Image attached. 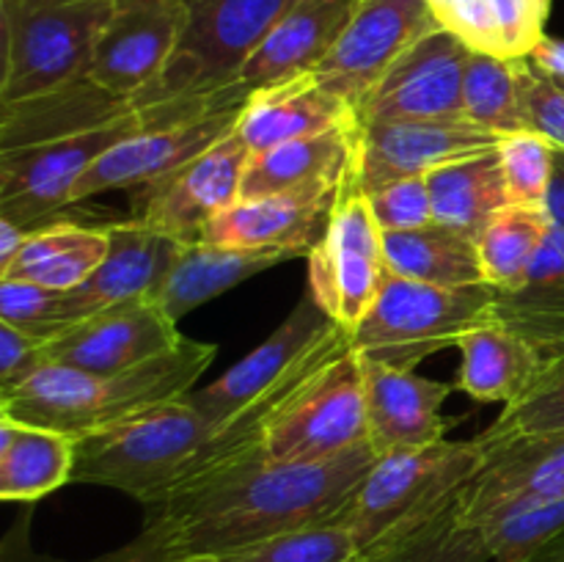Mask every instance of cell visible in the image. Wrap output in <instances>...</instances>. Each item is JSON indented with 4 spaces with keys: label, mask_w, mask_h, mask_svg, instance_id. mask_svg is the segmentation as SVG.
<instances>
[{
    "label": "cell",
    "mask_w": 564,
    "mask_h": 562,
    "mask_svg": "<svg viewBox=\"0 0 564 562\" xmlns=\"http://www.w3.org/2000/svg\"><path fill=\"white\" fill-rule=\"evenodd\" d=\"M375 461L378 452L369 441L319 463L253 457L147 507V527L185 554L218 560L284 534L339 523Z\"/></svg>",
    "instance_id": "cell-1"
},
{
    "label": "cell",
    "mask_w": 564,
    "mask_h": 562,
    "mask_svg": "<svg viewBox=\"0 0 564 562\" xmlns=\"http://www.w3.org/2000/svg\"><path fill=\"white\" fill-rule=\"evenodd\" d=\"M215 353L218 350L209 342L185 336L171 350L121 372H86L66 364H42L14 389L0 391V413L80 439L143 408L191 395Z\"/></svg>",
    "instance_id": "cell-2"
},
{
    "label": "cell",
    "mask_w": 564,
    "mask_h": 562,
    "mask_svg": "<svg viewBox=\"0 0 564 562\" xmlns=\"http://www.w3.org/2000/svg\"><path fill=\"white\" fill-rule=\"evenodd\" d=\"M482 461L479 435L378 455L339 521L350 532L358 556L386 549L444 516L466 494Z\"/></svg>",
    "instance_id": "cell-3"
},
{
    "label": "cell",
    "mask_w": 564,
    "mask_h": 562,
    "mask_svg": "<svg viewBox=\"0 0 564 562\" xmlns=\"http://www.w3.org/2000/svg\"><path fill=\"white\" fill-rule=\"evenodd\" d=\"M209 430L187 397L143 408L77 439L72 483L108 485L152 507L176 488Z\"/></svg>",
    "instance_id": "cell-4"
},
{
    "label": "cell",
    "mask_w": 564,
    "mask_h": 562,
    "mask_svg": "<svg viewBox=\"0 0 564 562\" xmlns=\"http://www.w3.org/2000/svg\"><path fill=\"white\" fill-rule=\"evenodd\" d=\"M113 0H0V105L88 77Z\"/></svg>",
    "instance_id": "cell-5"
},
{
    "label": "cell",
    "mask_w": 564,
    "mask_h": 562,
    "mask_svg": "<svg viewBox=\"0 0 564 562\" xmlns=\"http://www.w3.org/2000/svg\"><path fill=\"white\" fill-rule=\"evenodd\" d=\"M494 303L496 290L488 284L438 287L386 270L372 309L352 331V345L364 358L413 369L490 323Z\"/></svg>",
    "instance_id": "cell-6"
},
{
    "label": "cell",
    "mask_w": 564,
    "mask_h": 562,
    "mask_svg": "<svg viewBox=\"0 0 564 562\" xmlns=\"http://www.w3.org/2000/svg\"><path fill=\"white\" fill-rule=\"evenodd\" d=\"M182 3L187 6L185 36L160 80L135 99L138 108L182 105L229 91L259 42L295 0H182Z\"/></svg>",
    "instance_id": "cell-7"
},
{
    "label": "cell",
    "mask_w": 564,
    "mask_h": 562,
    "mask_svg": "<svg viewBox=\"0 0 564 562\" xmlns=\"http://www.w3.org/2000/svg\"><path fill=\"white\" fill-rule=\"evenodd\" d=\"M369 441L367 378L356 345L341 347L314 369L268 424L259 457L319 463Z\"/></svg>",
    "instance_id": "cell-8"
},
{
    "label": "cell",
    "mask_w": 564,
    "mask_h": 562,
    "mask_svg": "<svg viewBox=\"0 0 564 562\" xmlns=\"http://www.w3.org/2000/svg\"><path fill=\"white\" fill-rule=\"evenodd\" d=\"M152 125L143 108L108 125L64 132L0 152V215L36 229L72 204V191L113 143Z\"/></svg>",
    "instance_id": "cell-9"
},
{
    "label": "cell",
    "mask_w": 564,
    "mask_h": 562,
    "mask_svg": "<svg viewBox=\"0 0 564 562\" xmlns=\"http://www.w3.org/2000/svg\"><path fill=\"white\" fill-rule=\"evenodd\" d=\"M242 105L224 91L130 132L83 174L72 191V204L119 187H147L174 174L235 130Z\"/></svg>",
    "instance_id": "cell-10"
},
{
    "label": "cell",
    "mask_w": 564,
    "mask_h": 562,
    "mask_svg": "<svg viewBox=\"0 0 564 562\" xmlns=\"http://www.w3.org/2000/svg\"><path fill=\"white\" fill-rule=\"evenodd\" d=\"M435 28L430 0H356L314 77L358 114L391 66Z\"/></svg>",
    "instance_id": "cell-11"
},
{
    "label": "cell",
    "mask_w": 564,
    "mask_h": 562,
    "mask_svg": "<svg viewBox=\"0 0 564 562\" xmlns=\"http://www.w3.org/2000/svg\"><path fill=\"white\" fill-rule=\"evenodd\" d=\"M308 292L345 331H356L386 279L383 229L367 193L356 185L341 196L328 231L308 253Z\"/></svg>",
    "instance_id": "cell-12"
},
{
    "label": "cell",
    "mask_w": 564,
    "mask_h": 562,
    "mask_svg": "<svg viewBox=\"0 0 564 562\" xmlns=\"http://www.w3.org/2000/svg\"><path fill=\"white\" fill-rule=\"evenodd\" d=\"M248 158L251 149L231 130L180 171L141 187L132 218L176 242L204 240L207 226L240 202Z\"/></svg>",
    "instance_id": "cell-13"
},
{
    "label": "cell",
    "mask_w": 564,
    "mask_h": 562,
    "mask_svg": "<svg viewBox=\"0 0 564 562\" xmlns=\"http://www.w3.org/2000/svg\"><path fill=\"white\" fill-rule=\"evenodd\" d=\"M185 28L187 6L182 0H113L88 80L135 102L171 64Z\"/></svg>",
    "instance_id": "cell-14"
},
{
    "label": "cell",
    "mask_w": 564,
    "mask_h": 562,
    "mask_svg": "<svg viewBox=\"0 0 564 562\" xmlns=\"http://www.w3.org/2000/svg\"><path fill=\"white\" fill-rule=\"evenodd\" d=\"M468 58L471 47L460 36L435 28L391 66L358 110V121H466Z\"/></svg>",
    "instance_id": "cell-15"
},
{
    "label": "cell",
    "mask_w": 564,
    "mask_h": 562,
    "mask_svg": "<svg viewBox=\"0 0 564 562\" xmlns=\"http://www.w3.org/2000/svg\"><path fill=\"white\" fill-rule=\"evenodd\" d=\"M477 477L460 496L468 523L482 527L501 512L564 499V430L488 439Z\"/></svg>",
    "instance_id": "cell-16"
},
{
    "label": "cell",
    "mask_w": 564,
    "mask_h": 562,
    "mask_svg": "<svg viewBox=\"0 0 564 562\" xmlns=\"http://www.w3.org/2000/svg\"><path fill=\"white\" fill-rule=\"evenodd\" d=\"M501 138L468 121H361L352 182L375 193L408 176H427L438 165L499 147Z\"/></svg>",
    "instance_id": "cell-17"
},
{
    "label": "cell",
    "mask_w": 564,
    "mask_h": 562,
    "mask_svg": "<svg viewBox=\"0 0 564 562\" xmlns=\"http://www.w3.org/2000/svg\"><path fill=\"white\" fill-rule=\"evenodd\" d=\"M352 185L356 182L350 171L345 176L308 182L262 198H240L235 207L220 213L207 226L204 240L242 248H273L292 257H308L328 231L341 196Z\"/></svg>",
    "instance_id": "cell-18"
},
{
    "label": "cell",
    "mask_w": 564,
    "mask_h": 562,
    "mask_svg": "<svg viewBox=\"0 0 564 562\" xmlns=\"http://www.w3.org/2000/svg\"><path fill=\"white\" fill-rule=\"evenodd\" d=\"M185 336L174 320L152 303H116L69 325L44 345V364H66L86 372H121L176 347Z\"/></svg>",
    "instance_id": "cell-19"
},
{
    "label": "cell",
    "mask_w": 564,
    "mask_h": 562,
    "mask_svg": "<svg viewBox=\"0 0 564 562\" xmlns=\"http://www.w3.org/2000/svg\"><path fill=\"white\" fill-rule=\"evenodd\" d=\"M334 325L336 323L319 309L312 292H306L303 301L292 309L290 317L257 350L248 353L242 361L226 369L209 386H202V389H193L191 395H185L187 402L213 424L224 422L231 413L251 406L259 397L268 395L273 386H279L319 345V339Z\"/></svg>",
    "instance_id": "cell-20"
},
{
    "label": "cell",
    "mask_w": 564,
    "mask_h": 562,
    "mask_svg": "<svg viewBox=\"0 0 564 562\" xmlns=\"http://www.w3.org/2000/svg\"><path fill=\"white\" fill-rule=\"evenodd\" d=\"M369 444L378 455L444 441L457 419L441 413L455 383H441L408 367L364 358Z\"/></svg>",
    "instance_id": "cell-21"
},
{
    "label": "cell",
    "mask_w": 564,
    "mask_h": 562,
    "mask_svg": "<svg viewBox=\"0 0 564 562\" xmlns=\"http://www.w3.org/2000/svg\"><path fill=\"white\" fill-rule=\"evenodd\" d=\"M356 0H295L259 42L226 94L246 102L248 94L273 83L308 75L334 47Z\"/></svg>",
    "instance_id": "cell-22"
},
{
    "label": "cell",
    "mask_w": 564,
    "mask_h": 562,
    "mask_svg": "<svg viewBox=\"0 0 564 562\" xmlns=\"http://www.w3.org/2000/svg\"><path fill=\"white\" fill-rule=\"evenodd\" d=\"M108 235L110 248L102 264L80 287L69 290L75 323L116 303L152 298L174 257L176 240L160 235L138 218L108 224Z\"/></svg>",
    "instance_id": "cell-23"
},
{
    "label": "cell",
    "mask_w": 564,
    "mask_h": 562,
    "mask_svg": "<svg viewBox=\"0 0 564 562\" xmlns=\"http://www.w3.org/2000/svg\"><path fill=\"white\" fill-rule=\"evenodd\" d=\"M290 259L295 257L273 248H242L213 240L176 242L169 270L149 301L158 303L174 323H180L185 314L218 298L220 292Z\"/></svg>",
    "instance_id": "cell-24"
},
{
    "label": "cell",
    "mask_w": 564,
    "mask_h": 562,
    "mask_svg": "<svg viewBox=\"0 0 564 562\" xmlns=\"http://www.w3.org/2000/svg\"><path fill=\"white\" fill-rule=\"evenodd\" d=\"M350 121H358L356 110L330 94L314 72H308L248 94L235 130L253 154Z\"/></svg>",
    "instance_id": "cell-25"
},
{
    "label": "cell",
    "mask_w": 564,
    "mask_h": 562,
    "mask_svg": "<svg viewBox=\"0 0 564 562\" xmlns=\"http://www.w3.org/2000/svg\"><path fill=\"white\" fill-rule=\"evenodd\" d=\"M361 121L284 141L248 158L240 198H262L270 193L292 191L308 182L345 176L352 171L356 138Z\"/></svg>",
    "instance_id": "cell-26"
},
{
    "label": "cell",
    "mask_w": 564,
    "mask_h": 562,
    "mask_svg": "<svg viewBox=\"0 0 564 562\" xmlns=\"http://www.w3.org/2000/svg\"><path fill=\"white\" fill-rule=\"evenodd\" d=\"M494 320L521 334L540 361L564 347V231L551 226L543 248L516 292L496 290Z\"/></svg>",
    "instance_id": "cell-27"
},
{
    "label": "cell",
    "mask_w": 564,
    "mask_h": 562,
    "mask_svg": "<svg viewBox=\"0 0 564 562\" xmlns=\"http://www.w3.org/2000/svg\"><path fill=\"white\" fill-rule=\"evenodd\" d=\"M77 439L0 413V499L33 505L72 483Z\"/></svg>",
    "instance_id": "cell-28"
},
{
    "label": "cell",
    "mask_w": 564,
    "mask_h": 562,
    "mask_svg": "<svg viewBox=\"0 0 564 562\" xmlns=\"http://www.w3.org/2000/svg\"><path fill=\"white\" fill-rule=\"evenodd\" d=\"M457 350L460 369L455 375V389L466 391L477 402L510 406L527 391L540 369V353L499 320L468 331L457 342Z\"/></svg>",
    "instance_id": "cell-29"
},
{
    "label": "cell",
    "mask_w": 564,
    "mask_h": 562,
    "mask_svg": "<svg viewBox=\"0 0 564 562\" xmlns=\"http://www.w3.org/2000/svg\"><path fill=\"white\" fill-rule=\"evenodd\" d=\"M108 248V226L53 220L31 229L25 246L0 279L28 281L47 290H75L102 264Z\"/></svg>",
    "instance_id": "cell-30"
},
{
    "label": "cell",
    "mask_w": 564,
    "mask_h": 562,
    "mask_svg": "<svg viewBox=\"0 0 564 562\" xmlns=\"http://www.w3.org/2000/svg\"><path fill=\"white\" fill-rule=\"evenodd\" d=\"M427 185L435 224L474 237L496 213L512 204L499 147L438 165L427 174Z\"/></svg>",
    "instance_id": "cell-31"
},
{
    "label": "cell",
    "mask_w": 564,
    "mask_h": 562,
    "mask_svg": "<svg viewBox=\"0 0 564 562\" xmlns=\"http://www.w3.org/2000/svg\"><path fill=\"white\" fill-rule=\"evenodd\" d=\"M386 268L413 281L438 287L485 284L477 237L430 224L413 231H383Z\"/></svg>",
    "instance_id": "cell-32"
},
{
    "label": "cell",
    "mask_w": 564,
    "mask_h": 562,
    "mask_svg": "<svg viewBox=\"0 0 564 562\" xmlns=\"http://www.w3.org/2000/svg\"><path fill=\"white\" fill-rule=\"evenodd\" d=\"M549 229L551 220L543 207L510 204L496 213L477 231V253L485 284L499 292H516L527 281Z\"/></svg>",
    "instance_id": "cell-33"
},
{
    "label": "cell",
    "mask_w": 564,
    "mask_h": 562,
    "mask_svg": "<svg viewBox=\"0 0 564 562\" xmlns=\"http://www.w3.org/2000/svg\"><path fill=\"white\" fill-rule=\"evenodd\" d=\"M523 69L527 58H499L471 50L463 83V110L468 125L499 138L529 130L523 114Z\"/></svg>",
    "instance_id": "cell-34"
},
{
    "label": "cell",
    "mask_w": 564,
    "mask_h": 562,
    "mask_svg": "<svg viewBox=\"0 0 564 562\" xmlns=\"http://www.w3.org/2000/svg\"><path fill=\"white\" fill-rule=\"evenodd\" d=\"M479 529L490 562H556L564 549V499L501 512Z\"/></svg>",
    "instance_id": "cell-35"
},
{
    "label": "cell",
    "mask_w": 564,
    "mask_h": 562,
    "mask_svg": "<svg viewBox=\"0 0 564 562\" xmlns=\"http://www.w3.org/2000/svg\"><path fill=\"white\" fill-rule=\"evenodd\" d=\"M356 562H490V554L482 529L463 518L457 501L427 527L386 549L361 554Z\"/></svg>",
    "instance_id": "cell-36"
},
{
    "label": "cell",
    "mask_w": 564,
    "mask_h": 562,
    "mask_svg": "<svg viewBox=\"0 0 564 562\" xmlns=\"http://www.w3.org/2000/svg\"><path fill=\"white\" fill-rule=\"evenodd\" d=\"M564 430V347L540 361L532 383L518 400L501 408L488 430V439H510V435L560 433Z\"/></svg>",
    "instance_id": "cell-37"
},
{
    "label": "cell",
    "mask_w": 564,
    "mask_h": 562,
    "mask_svg": "<svg viewBox=\"0 0 564 562\" xmlns=\"http://www.w3.org/2000/svg\"><path fill=\"white\" fill-rule=\"evenodd\" d=\"M499 158L510 202L523 207H543L554 174V143L534 130L512 132L499 141Z\"/></svg>",
    "instance_id": "cell-38"
},
{
    "label": "cell",
    "mask_w": 564,
    "mask_h": 562,
    "mask_svg": "<svg viewBox=\"0 0 564 562\" xmlns=\"http://www.w3.org/2000/svg\"><path fill=\"white\" fill-rule=\"evenodd\" d=\"M358 549L345 523L303 529L268 543L248 545L235 554L218 556L215 562H356Z\"/></svg>",
    "instance_id": "cell-39"
},
{
    "label": "cell",
    "mask_w": 564,
    "mask_h": 562,
    "mask_svg": "<svg viewBox=\"0 0 564 562\" xmlns=\"http://www.w3.org/2000/svg\"><path fill=\"white\" fill-rule=\"evenodd\" d=\"M0 323L53 339L55 334L75 325L69 290H47L28 281L0 279Z\"/></svg>",
    "instance_id": "cell-40"
},
{
    "label": "cell",
    "mask_w": 564,
    "mask_h": 562,
    "mask_svg": "<svg viewBox=\"0 0 564 562\" xmlns=\"http://www.w3.org/2000/svg\"><path fill=\"white\" fill-rule=\"evenodd\" d=\"M367 198L383 231H413L435 224L427 176L397 180L380 191L369 193Z\"/></svg>",
    "instance_id": "cell-41"
},
{
    "label": "cell",
    "mask_w": 564,
    "mask_h": 562,
    "mask_svg": "<svg viewBox=\"0 0 564 562\" xmlns=\"http://www.w3.org/2000/svg\"><path fill=\"white\" fill-rule=\"evenodd\" d=\"M523 114L529 130L545 136L564 152V86L540 75L529 58L523 69Z\"/></svg>",
    "instance_id": "cell-42"
},
{
    "label": "cell",
    "mask_w": 564,
    "mask_h": 562,
    "mask_svg": "<svg viewBox=\"0 0 564 562\" xmlns=\"http://www.w3.org/2000/svg\"><path fill=\"white\" fill-rule=\"evenodd\" d=\"M44 345H47L44 336L0 323V391L14 389L17 383L31 378L42 367Z\"/></svg>",
    "instance_id": "cell-43"
},
{
    "label": "cell",
    "mask_w": 564,
    "mask_h": 562,
    "mask_svg": "<svg viewBox=\"0 0 564 562\" xmlns=\"http://www.w3.org/2000/svg\"><path fill=\"white\" fill-rule=\"evenodd\" d=\"M99 562H215L213 556H193L180 551L176 545H171L163 534H158L154 529L143 527V532L132 540L130 545H124L116 554L102 556Z\"/></svg>",
    "instance_id": "cell-44"
},
{
    "label": "cell",
    "mask_w": 564,
    "mask_h": 562,
    "mask_svg": "<svg viewBox=\"0 0 564 562\" xmlns=\"http://www.w3.org/2000/svg\"><path fill=\"white\" fill-rule=\"evenodd\" d=\"M529 64H532L540 75H545L549 80L564 86V42L562 39H551V36L540 39V42L534 44L532 53H529Z\"/></svg>",
    "instance_id": "cell-45"
},
{
    "label": "cell",
    "mask_w": 564,
    "mask_h": 562,
    "mask_svg": "<svg viewBox=\"0 0 564 562\" xmlns=\"http://www.w3.org/2000/svg\"><path fill=\"white\" fill-rule=\"evenodd\" d=\"M545 215H549L551 226L564 231V152L556 149V158H554V174H551V185L549 193H545V202H543Z\"/></svg>",
    "instance_id": "cell-46"
},
{
    "label": "cell",
    "mask_w": 564,
    "mask_h": 562,
    "mask_svg": "<svg viewBox=\"0 0 564 562\" xmlns=\"http://www.w3.org/2000/svg\"><path fill=\"white\" fill-rule=\"evenodd\" d=\"M28 521H31V516L25 512V516L17 518L14 527L9 529V534L3 538V560L0 562H42L39 556L31 554V549H28Z\"/></svg>",
    "instance_id": "cell-47"
},
{
    "label": "cell",
    "mask_w": 564,
    "mask_h": 562,
    "mask_svg": "<svg viewBox=\"0 0 564 562\" xmlns=\"http://www.w3.org/2000/svg\"><path fill=\"white\" fill-rule=\"evenodd\" d=\"M28 235H31V229H25V226L17 224V220L0 215V273L14 262L20 248L25 246Z\"/></svg>",
    "instance_id": "cell-48"
},
{
    "label": "cell",
    "mask_w": 564,
    "mask_h": 562,
    "mask_svg": "<svg viewBox=\"0 0 564 562\" xmlns=\"http://www.w3.org/2000/svg\"><path fill=\"white\" fill-rule=\"evenodd\" d=\"M534 3H538V6H543V9H545V11H549V9H551V0H534Z\"/></svg>",
    "instance_id": "cell-49"
},
{
    "label": "cell",
    "mask_w": 564,
    "mask_h": 562,
    "mask_svg": "<svg viewBox=\"0 0 564 562\" xmlns=\"http://www.w3.org/2000/svg\"><path fill=\"white\" fill-rule=\"evenodd\" d=\"M560 560H564V549H562V556H560ZM560 560H556V562H560Z\"/></svg>",
    "instance_id": "cell-50"
},
{
    "label": "cell",
    "mask_w": 564,
    "mask_h": 562,
    "mask_svg": "<svg viewBox=\"0 0 564 562\" xmlns=\"http://www.w3.org/2000/svg\"><path fill=\"white\" fill-rule=\"evenodd\" d=\"M560 562H564V560H560Z\"/></svg>",
    "instance_id": "cell-51"
}]
</instances>
